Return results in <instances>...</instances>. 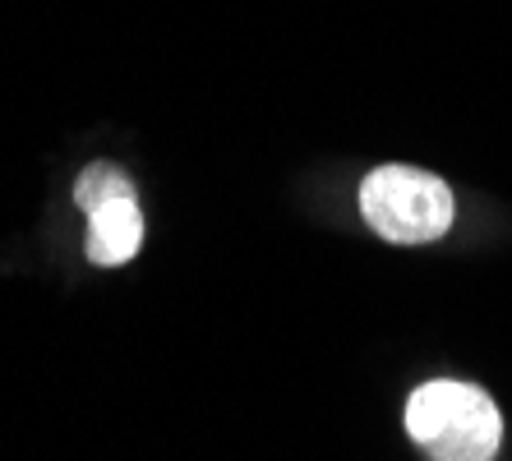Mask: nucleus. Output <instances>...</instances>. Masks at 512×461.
Returning <instances> with one entry per match:
<instances>
[{
    "label": "nucleus",
    "instance_id": "3",
    "mask_svg": "<svg viewBox=\"0 0 512 461\" xmlns=\"http://www.w3.org/2000/svg\"><path fill=\"white\" fill-rule=\"evenodd\" d=\"M143 245V208L139 194H116L88 208V259L97 268L130 263Z\"/></svg>",
    "mask_w": 512,
    "mask_h": 461
},
{
    "label": "nucleus",
    "instance_id": "1",
    "mask_svg": "<svg viewBox=\"0 0 512 461\" xmlns=\"http://www.w3.org/2000/svg\"><path fill=\"white\" fill-rule=\"evenodd\" d=\"M406 434L434 461H494L503 448V415L476 383L434 379L406 397Z\"/></svg>",
    "mask_w": 512,
    "mask_h": 461
},
{
    "label": "nucleus",
    "instance_id": "2",
    "mask_svg": "<svg viewBox=\"0 0 512 461\" xmlns=\"http://www.w3.org/2000/svg\"><path fill=\"white\" fill-rule=\"evenodd\" d=\"M360 213L388 245H434L453 226V190L420 166H374L360 185Z\"/></svg>",
    "mask_w": 512,
    "mask_h": 461
},
{
    "label": "nucleus",
    "instance_id": "4",
    "mask_svg": "<svg viewBox=\"0 0 512 461\" xmlns=\"http://www.w3.org/2000/svg\"><path fill=\"white\" fill-rule=\"evenodd\" d=\"M116 194H139L134 190V180L120 171V166H111V162H93V166H84V176L74 180V203L79 208H93V203H102V199H116Z\"/></svg>",
    "mask_w": 512,
    "mask_h": 461
}]
</instances>
